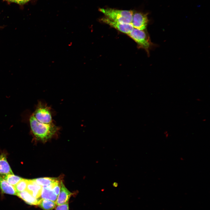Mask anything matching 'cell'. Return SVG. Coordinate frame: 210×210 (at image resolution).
I'll return each instance as SVG.
<instances>
[{
    "mask_svg": "<svg viewBox=\"0 0 210 210\" xmlns=\"http://www.w3.org/2000/svg\"><path fill=\"white\" fill-rule=\"evenodd\" d=\"M41 199L49 200L55 202L57 198L56 195L52 190L46 187H43L41 195Z\"/></svg>",
    "mask_w": 210,
    "mask_h": 210,
    "instance_id": "cell-12",
    "label": "cell"
},
{
    "mask_svg": "<svg viewBox=\"0 0 210 210\" xmlns=\"http://www.w3.org/2000/svg\"><path fill=\"white\" fill-rule=\"evenodd\" d=\"M16 195L28 204L37 205L38 200L32 196L26 190L17 193Z\"/></svg>",
    "mask_w": 210,
    "mask_h": 210,
    "instance_id": "cell-11",
    "label": "cell"
},
{
    "mask_svg": "<svg viewBox=\"0 0 210 210\" xmlns=\"http://www.w3.org/2000/svg\"><path fill=\"white\" fill-rule=\"evenodd\" d=\"M37 205L43 210H52L55 207L56 204L52 201L41 199L38 200Z\"/></svg>",
    "mask_w": 210,
    "mask_h": 210,
    "instance_id": "cell-13",
    "label": "cell"
},
{
    "mask_svg": "<svg viewBox=\"0 0 210 210\" xmlns=\"http://www.w3.org/2000/svg\"><path fill=\"white\" fill-rule=\"evenodd\" d=\"M100 20L108 24L120 32L128 34L134 28L132 24H126L116 22L106 17L101 18Z\"/></svg>",
    "mask_w": 210,
    "mask_h": 210,
    "instance_id": "cell-6",
    "label": "cell"
},
{
    "mask_svg": "<svg viewBox=\"0 0 210 210\" xmlns=\"http://www.w3.org/2000/svg\"><path fill=\"white\" fill-rule=\"evenodd\" d=\"M72 194L65 187L62 181L60 192L55 202L56 205H59L67 203Z\"/></svg>",
    "mask_w": 210,
    "mask_h": 210,
    "instance_id": "cell-7",
    "label": "cell"
},
{
    "mask_svg": "<svg viewBox=\"0 0 210 210\" xmlns=\"http://www.w3.org/2000/svg\"><path fill=\"white\" fill-rule=\"evenodd\" d=\"M55 210H69V206L68 203L58 205L56 207Z\"/></svg>",
    "mask_w": 210,
    "mask_h": 210,
    "instance_id": "cell-17",
    "label": "cell"
},
{
    "mask_svg": "<svg viewBox=\"0 0 210 210\" xmlns=\"http://www.w3.org/2000/svg\"><path fill=\"white\" fill-rule=\"evenodd\" d=\"M113 186L114 187H116L118 186V183L117 182H114L113 183Z\"/></svg>",
    "mask_w": 210,
    "mask_h": 210,
    "instance_id": "cell-19",
    "label": "cell"
},
{
    "mask_svg": "<svg viewBox=\"0 0 210 210\" xmlns=\"http://www.w3.org/2000/svg\"><path fill=\"white\" fill-rule=\"evenodd\" d=\"M43 187L38 184L33 179H29L26 190L35 198L38 199L41 196Z\"/></svg>",
    "mask_w": 210,
    "mask_h": 210,
    "instance_id": "cell-8",
    "label": "cell"
},
{
    "mask_svg": "<svg viewBox=\"0 0 210 210\" xmlns=\"http://www.w3.org/2000/svg\"><path fill=\"white\" fill-rule=\"evenodd\" d=\"M57 178L44 177L33 179L38 184L43 187H48L55 182Z\"/></svg>",
    "mask_w": 210,
    "mask_h": 210,
    "instance_id": "cell-14",
    "label": "cell"
},
{
    "mask_svg": "<svg viewBox=\"0 0 210 210\" xmlns=\"http://www.w3.org/2000/svg\"><path fill=\"white\" fill-rule=\"evenodd\" d=\"M127 35L137 43L140 48L146 50L148 56L150 50L156 46L151 41L149 35L144 30L134 28Z\"/></svg>",
    "mask_w": 210,
    "mask_h": 210,
    "instance_id": "cell-3",
    "label": "cell"
},
{
    "mask_svg": "<svg viewBox=\"0 0 210 210\" xmlns=\"http://www.w3.org/2000/svg\"><path fill=\"white\" fill-rule=\"evenodd\" d=\"M0 188L4 193L16 195L14 187L10 184L0 175Z\"/></svg>",
    "mask_w": 210,
    "mask_h": 210,
    "instance_id": "cell-10",
    "label": "cell"
},
{
    "mask_svg": "<svg viewBox=\"0 0 210 210\" xmlns=\"http://www.w3.org/2000/svg\"><path fill=\"white\" fill-rule=\"evenodd\" d=\"M33 115L41 123L47 124L53 123L51 109L46 104L40 102Z\"/></svg>",
    "mask_w": 210,
    "mask_h": 210,
    "instance_id": "cell-4",
    "label": "cell"
},
{
    "mask_svg": "<svg viewBox=\"0 0 210 210\" xmlns=\"http://www.w3.org/2000/svg\"><path fill=\"white\" fill-rule=\"evenodd\" d=\"M29 122L32 131L36 139L46 142L51 139L58 132L59 128L54 123H43L37 120L34 115L30 117Z\"/></svg>",
    "mask_w": 210,
    "mask_h": 210,
    "instance_id": "cell-1",
    "label": "cell"
},
{
    "mask_svg": "<svg viewBox=\"0 0 210 210\" xmlns=\"http://www.w3.org/2000/svg\"><path fill=\"white\" fill-rule=\"evenodd\" d=\"M6 1L10 2L17 3L19 4H24L30 0H5Z\"/></svg>",
    "mask_w": 210,
    "mask_h": 210,
    "instance_id": "cell-18",
    "label": "cell"
},
{
    "mask_svg": "<svg viewBox=\"0 0 210 210\" xmlns=\"http://www.w3.org/2000/svg\"><path fill=\"white\" fill-rule=\"evenodd\" d=\"M29 180V179L22 178L14 186L17 193L26 190Z\"/></svg>",
    "mask_w": 210,
    "mask_h": 210,
    "instance_id": "cell-16",
    "label": "cell"
},
{
    "mask_svg": "<svg viewBox=\"0 0 210 210\" xmlns=\"http://www.w3.org/2000/svg\"><path fill=\"white\" fill-rule=\"evenodd\" d=\"M99 10L111 20L122 24H132L133 12L132 10L102 8Z\"/></svg>",
    "mask_w": 210,
    "mask_h": 210,
    "instance_id": "cell-2",
    "label": "cell"
},
{
    "mask_svg": "<svg viewBox=\"0 0 210 210\" xmlns=\"http://www.w3.org/2000/svg\"><path fill=\"white\" fill-rule=\"evenodd\" d=\"M1 176L8 183L14 186L22 178L13 174H8Z\"/></svg>",
    "mask_w": 210,
    "mask_h": 210,
    "instance_id": "cell-15",
    "label": "cell"
},
{
    "mask_svg": "<svg viewBox=\"0 0 210 210\" xmlns=\"http://www.w3.org/2000/svg\"><path fill=\"white\" fill-rule=\"evenodd\" d=\"M13 174L6 159L5 153L0 155V175Z\"/></svg>",
    "mask_w": 210,
    "mask_h": 210,
    "instance_id": "cell-9",
    "label": "cell"
},
{
    "mask_svg": "<svg viewBox=\"0 0 210 210\" xmlns=\"http://www.w3.org/2000/svg\"><path fill=\"white\" fill-rule=\"evenodd\" d=\"M148 22L147 14L140 12L133 13L132 24L134 28L144 30L146 27Z\"/></svg>",
    "mask_w": 210,
    "mask_h": 210,
    "instance_id": "cell-5",
    "label": "cell"
}]
</instances>
